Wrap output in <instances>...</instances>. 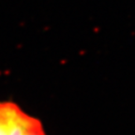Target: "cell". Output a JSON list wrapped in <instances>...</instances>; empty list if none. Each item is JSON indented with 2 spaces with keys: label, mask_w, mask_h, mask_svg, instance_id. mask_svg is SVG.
Masks as SVG:
<instances>
[{
  "label": "cell",
  "mask_w": 135,
  "mask_h": 135,
  "mask_svg": "<svg viewBox=\"0 0 135 135\" xmlns=\"http://www.w3.org/2000/svg\"><path fill=\"white\" fill-rule=\"evenodd\" d=\"M0 135H47L41 121L11 100L0 101Z\"/></svg>",
  "instance_id": "1"
}]
</instances>
